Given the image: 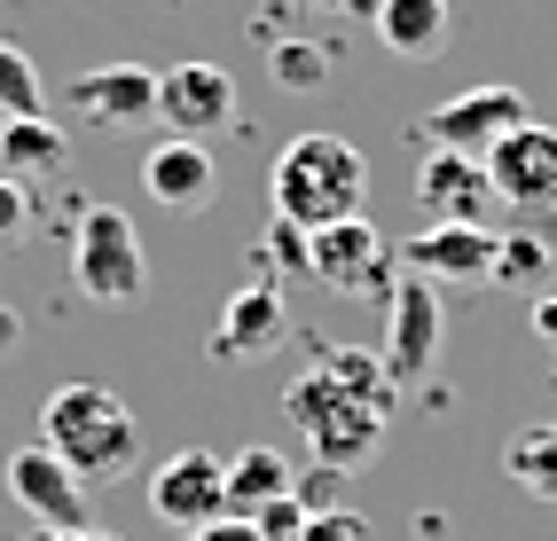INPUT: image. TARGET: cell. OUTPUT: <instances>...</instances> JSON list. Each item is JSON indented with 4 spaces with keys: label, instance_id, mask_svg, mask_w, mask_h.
I'll list each match as a JSON object with an SVG mask.
<instances>
[{
    "label": "cell",
    "instance_id": "obj_24",
    "mask_svg": "<svg viewBox=\"0 0 557 541\" xmlns=\"http://www.w3.org/2000/svg\"><path fill=\"white\" fill-rule=\"evenodd\" d=\"M259 275H307V228H290V221H275L268 228V243H259Z\"/></svg>",
    "mask_w": 557,
    "mask_h": 541
},
{
    "label": "cell",
    "instance_id": "obj_30",
    "mask_svg": "<svg viewBox=\"0 0 557 541\" xmlns=\"http://www.w3.org/2000/svg\"><path fill=\"white\" fill-rule=\"evenodd\" d=\"M534 338L557 353V291H542V299H534Z\"/></svg>",
    "mask_w": 557,
    "mask_h": 541
},
{
    "label": "cell",
    "instance_id": "obj_32",
    "mask_svg": "<svg viewBox=\"0 0 557 541\" xmlns=\"http://www.w3.org/2000/svg\"><path fill=\"white\" fill-rule=\"evenodd\" d=\"M40 541H119V533H95V526H71V533H40Z\"/></svg>",
    "mask_w": 557,
    "mask_h": 541
},
{
    "label": "cell",
    "instance_id": "obj_16",
    "mask_svg": "<svg viewBox=\"0 0 557 541\" xmlns=\"http://www.w3.org/2000/svg\"><path fill=\"white\" fill-rule=\"evenodd\" d=\"M141 189H150L165 212H205L212 189H220V165H212L205 141L165 134V141H150V158H141Z\"/></svg>",
    "mask_w": 557,
    "mask_h": 541
},
{
    "label": "cell",
    "instance_id": "obj_22",
    "mask_svg": "<svg viewBox=\"0 0 557 541\" xmlns=\"http://www.w3.org/2000/svg\"><path fill=\"white\" fill-rule=\"evenodd\" d=\"M495 282H503V291H542V282H549V243L527 236V228L495 236Z\"/></svg>",
    "mask_w": 557,
    "mask_h": 541
},
{
    "label": "cell",
    "instance_id": "obj_28",
    "mask_svg": "<svg viewBox=\"0 0 557 541\" xmlns=\"http://www.w3.org/2000/svg\"><path fill=\"white\" fill-rule=\"evenodd\" d=\"M299 541H369V518H354V511H322V518H307Z\"/></svg>",
    "mask_w": 557,
    "mask_h": 541
},
{
    "label": "cell",
    "instance_id": "obj_5",
    "mask_svg": "<svg viewBox=\"0 0 557 541\" xmlns=\"http://www.w3.org/2000/svg\"><path fill=\"white\" fill-rule=\"evenodd\" d=\"M71 275L95 306H134L150 291V260H141V228L119 204H87L71 228Z\"/></svg>",
    "mask_w": 557,
    "mask_h": 541
},
{
    "label": "cell",
    "instance_id": "obj_18",
    "mask_svg": "<svg viewBox=\"0 0 557 541\" xmlns=\"http://www.w3.org/2000/svg\"><path fill=\"white\" fill-rule=\"evenodd\" d=\"M71 165V134L40 111V118H0V173L9 180H55Z\"/></svg>",
    "mask_w": 557,
    "mask_h": 541
},
{
    "label": "cell",
    "instance_id": "obj_29",
    "mask_svg": "<svg viewBox=\"0 0 557 541\" xmlns=\"http://www.w3.org/2000/svg\"><path fill=\"white\" fill-rule=\"evenodd\" d=\"M189 541H259V526H251V518H212V526H197Z\"/></svg>",
    "mask_w": 557,
    "mask_h": 541
},
{
    "label": "cell",
    "instance_id": "obj_10",
    "mask_svg": "<svg viewBox=\"0 0 557 541\" xmlns=\"http://www.w3.org/2000/svg\"><path fill=\"white\" fill-rule=\"evenodd\" d=\"M158 118L181 141H212L236 126V79L220 63H173L158 71Z\"/></svg>",
    "mask_w": 557,
    "mask_h": 541
},
{
    "label": "cell",
    "instance_id": "obj_21",
    "mask_svg": "<svg viewBox=\"0 0 557 541\" xmlns=\"http://www.w3.org/2000/svg\"><path fill=\"white\" fill-rule=\"evenodd\" d=\"M268 79H275L283 95H314V87H330V48H322V40H290V32H275V40H268Z\"/></svg>",
    "mask_w": 557,
    "mask_h": 541
},
{
    "label": "cell",
    "instance_id": "obj_14",
    "mask_svg": "<svg viewBox=\"0 0 557 541\" xmlns=\"http://www.w3.org/2000/svg\"><path fill=\"white\" fill-rule=\"evenodd\" d=\"M417 204H424V221L487 228V212H495V180H487V165H479V158L424 150V165H417Z\"/></svg>",
    "mask_w": 557,
    "mask_h": 541
},
{
    "label": "cell",
    "instance_id": "obj_3",
    "mask_svg": "<svg viewBox=\"0 0 557 541\" xmlns=\"http://www.w3.org/2000/svg\"><path fill=\"white\" fill-rule=\"evenodd\" d=\"M40 448L79 479H110L141 455V424L110 385H55L40 408Z\"/></svg>",
    "mask_w": 557,
    "mask_h": 541
},
{
    "label": "cell",
    "instance_id": "obj_26",
    "mask_svg": "<svg viewBox=\"0 0 557 541\" xmlns=\"http://www.w3.org/2000/svg\"><path fill=\"white\" fill-rule=\"evenodd\" d=\"M24 228H32V189L0 173V251H9V243H24Z\"/></svg>",
    "mask_w": 557,
    "mask_h": 541
},
{
    "label": "cell",
    "instance_id": "obj_9",
    "mask_svg": "<svg viewBox=\"0 0 557 541\" xmlns=\"http://www.w3.org/2000/svg\"><path fill=\"white\" fill-rule=\"evenodd\" d=\"M479 165L495 180V204H518V212H549L557 204V126H542V118L510 126Z\"/></svg>",
    "mask_w": 557,
    "mask_h": 541
},
{
    "label": "cell",
    "instance_id": "obj_33",
    "mask_svg": "<svg viewBox=\"0 0 557 541\" xmlns=\"http://www.w3.org/2000/svg\"><path fill=\"white\" fill-rule=\"evenodd\" d=\"M307 9H346V0H307Z\"/></svg>",
    "mask_w": 557,
    "mask_h": 541
},
{
    "label": "cell",
    "instance_id": "obj_13",
    "mask_svg": "<svg viewBox=\"0 0 557 541\" xmlns=\"http://www.w3.org/2000/svg\"><path fill=\"white\" fill-rule=\"evenodd\" d=\"M150 511H158L165 526H181V533L228 518V502H220V455H205V448L165 455L158 471H150Z\"/></svg>",
    "mask_w": 557,
    "mask_h": 541
},
{
    "label": "cell",
    "instance_id": "obj_6",
    "mask_svg": "<svg viewBox=\"0 0 557 541\" xmlns=\"http://www.w3.org/2000/svg\"><path fill=\"white\" fill-rule=\"evenodd\" d=\"M440 338H448V306H440V282L400 275V282H393V299H385V345H377V361H385L393 392L432 377Z\"/></svg>",
    "mask_w": 557,
    "mask_h": 541
},
{
    "label": "cell",
    "instance_id": "obj_15",
    "mask_svg": "<svg viewBox=\"0 0 557 541\" xmlns=\"http://www.w3.org/2000/svg\"><path fill=\"white\" fill-rule=\"evenodd\" d=\"M63 102H79L87 126H141V118H158V71H141V63H95V71L71 79Z\"/></svg>",
    "mask_w": 557,
    "mask_h": 541
},
{
    "label": "cell",
    "instance_id": "obj_4",
    "mask_svg": "<svg viewBox=\"0 0 557 541\" xmlns=\"http://www.w3.org/2000/svg\"><path fill=\"white\" fill-rule=\"evenodd\" d=\"M307 275L322 282L330 299L385 306V299H393V282H400V251L377 236V221H369V212H354V221L307 228Z\"/></svg>",
    "mask_w": 557,
    "mask_h": 541
},
{
    "label": "cell",
    "instance_id": "obj_7",
    "mask_svg": "<svg viewBox=\"0 0 557 541\" xmlns=\"http://www.w3.org/2000/svg\"><path fill=\"white\" fill-rule=\"evenodd\" d=\"M534 111H527V95L518 87H463L456 102H440V111L424 118V150H456V158H487L495 141L510 134V126H527Z\"/></svg>",
    "mask_w": 557,
    "mask_h": 541
},
{
    "label": "cell",
    "instance_id": "obj_20",
    "mask_svg": "<svg viewBox=\"0 0 557 541\" xmlns=\"http://www.w3.org/2000/svg\"><path fill=\"white\" fill-rule=\"evenodd\" d=\"M503 471L527 487L534 502H557V424H534L503 448Z\"/></svg>",
    "mask_w": 557,
    "mask_h": 541
},
{
    "label": "cell",
    "instance_id": "obj_8",
    "mask_svg": "<svg viewBox=\"0 0 557 541\" xmlns=\"http://www.w3.org/2000/svg\"><path fill=\"white\" fill-rule=\"evenodd\" d=\"M495 236L503 228H463V221H424L400 251V275H424V282H448V291H479L495 282Z\"/></svg>",
    "mask_w": 557,
    "mask_h": 541
},
{
    "label": "cell",
    "instance_id": "obj_12",
    "mask_svg": "<svg viewBox=\"0 0 557 541\" xmlns=\"http://www.w3.org/2000/svg\"><path fill=\"white\" fill-rule=\"evenodd\" d=\"M9 494L40 518V533L87 526V479L71 471V463H55L48 448H16V455H9Z\"/></svg>",
    "mask_w": 557,
    "mask_h": 541
},
{
    "label": "cell",
    "instance_id": "obj_11",
    "mask_svg": "<svg viewBox=\"0 0 557 541\" xmlns=\"http://www.w3.org/2000/svg\"><path fill=\"white\" fill-rule=\"evenodd\" d=\"M283 330H290L283 282L251 275L244 291H228V306H220V322H212V361H220V369H236V361L251 369V361H268L283 345Z\"/></svg>",
    "mask_w": 557,
    "mask_h": 541
},
{
    "label": "cell",
    "instance_id": "obj_19",
    "mask_svg": "<svg viewBox=\"0 0 557 541\" xmlns=\"http://www.w3.org/2000/svg\"><path fill=\"white\" fill-rule=\"evenodd\" d=\"M290 455H275V448H244L236 463H220V502H228V518H259L275 494H290Z\"/></svg>",
    "mask_w": 557,
    "mask_h": 541
},
{
    "label": "cell",
    "instance_id": "obj_31",
    "mask_svg": "<svg viewBox=\"0 0 557 541\" xmlns=\"http://www.w3.org/2000/svg\"><path fill=\"white\" fill-rule=\"evenodd\" d=\"M16 345H24V314H16V306H0V361H9Z\"/></svg>",
    "mask_w": 557,
    "mask_h": 541
},
{
    "label": "cell",
    "instance_id": "obj_27",
    "mask_svg": "<svg viewBox=\"0 0 557 541\" xmlns=\"http://www.w3.org/2000/svg\"><path fill=\"white\" fill-rule=\"evenodd\" d=\"M251 526H259V541H299L307 533V511H299V494H275Z\"/></svg>",
    "mask_w": 557,
    "mask_h": 541
},
{
    "label": "cell",
    "instance_id": "obj_17",
    "mask_svg": "<svg viewBox=\"0 0 557 541\" xmlns=\"http://www.w3.org/2000/svg\"><path fill=\"white\" fill-rule=\"evenodd\" d=\"M369 16H377V40L400 63H432L440 48H448V24H456L448 0H377Z\"/></svg>",
    "mask_w": 557,
    "mask_h": 541
},
{
    "label": "cell",
    "instance_id": "obj_23",
    "mask_svg": "<svg viewBox=\"0 0 557 541\" xmlns=\"http://www.w3.org/2000/svg\"><path fill=\"white\" fill-rule=\"evenodd\" d=\"M0 118H40V71L16 40H0Z\"/></svg>",
    "mask_w": 557,
    "mask_h": 541
},
{
    "label": "cell",
    "instance_id": "obj_2",
    "mask_svg": "<svg viewBox=\"0 0 557 541\" xmlns=\"http://www.w3.org/2000/svg\"><path fill=\"white\" fill-rule=\"evenodd\" d=\"M361 189H369V165H361V150L346 134H299V141H283L275 173H268V204H275V221H290V228L354 221Z\"/></svg>",
    "mask_w": 557,
    "mask_h": 541
},
{
    "label": "cell",
    "instance_id": "obj_1",
    "mask_svg": "<svg viewBox=\"0 0 557 541\" xmlns=\"http://www.w3.org/2000/svg\"><path fill=\"white\" fill-rule=\"evenodd\" d=\"M322 361L307 377H290L283 392V416L307 431L314 463H330V471H354V463H369L385 448V416H393V377L377 345H314Z\"/></svg>",
    "mask_w": 557,
    "mask_h": 541
},
{
    "label": "cell",
    "instance_id": "obj_25",
    "mask_svg": "<svg viewBox=\"0 0 557 541\" xmlns=\"http://www.w3.org/2000/svg\"><path fill=\"white\" fill-rule=\"evenodd\" d=\"M338 487H346V471H330V463H314V471H299V479H290V494H299V511H307V518L338 511Z\"/></svg>",
    "mask_w": 557,
    "mask_h": 541
}]
</instances>
